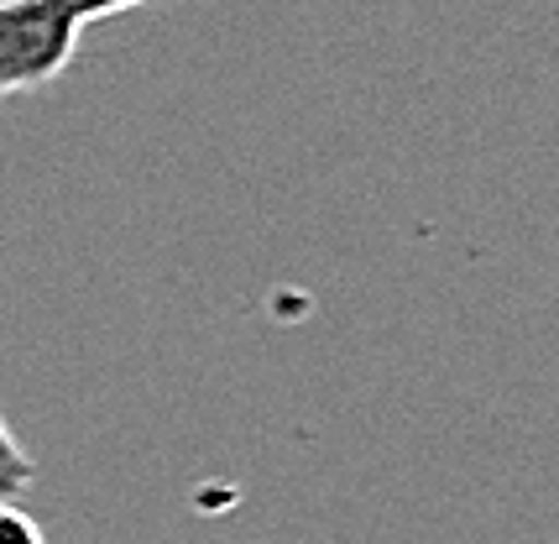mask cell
<instances>
[{"instance_id": "obj_2", "label": "cell", "mask_w": 559, "mask_h": 544, "mask_svg": "<svg viewBox=\"0 0 559 544\" xmlns=\"http://www.w3.org/2000/svg\"><path fill=\"white\" fill-rule=\"evenodd\" d=\"M32 476H37V466H32V456L22 450V440L5 429V419H0V497L5 502H16V497L32 487Z\"/></svg>"}, {"instance_id": "obj_1", "label": "cell", "mask_w": 559, "mask_h": 544, "mask_svg": "<svg viewBox=\"0 0 559 544\" xmlns=\"http://www.w3.org/2000/svg\"><path fill=\"white\" fill-rule=\"evenodd\" d=\"M84 22L63 0H0V95H32L63 74Z\"/></svg>"}, {"instance_id": "obj_4", "label": "cell", "mask_w": 559, "mask_h": 544, "mask_svg": "<svg viewBox=\"0 0 559 544\" xmlns=\"http://www.w3.org/2000/svg\"><path fill=\"white\" fill-rule=\"evenodd\" d=\"M79 22H105V16H121V11H136V5H157V0H63Z\"/></svg>"}, {"instance_id": "obj_3", "label": "cell", "mask_w": 559, "mask_h": 544, "mask_svg": "<svg viewBox=\"0 0 559 544\" xmlns=\"http://www.w3.org/2000/svg\"><path fill=\"white\" fill-rule=\"evenodd\" d=\"M0 544H48V540H43V529H37V519L26 508L0 497Z\"/></svg>"}]
</instances>
